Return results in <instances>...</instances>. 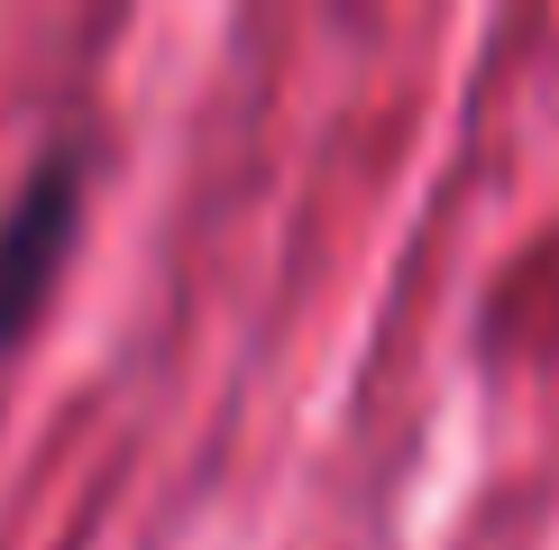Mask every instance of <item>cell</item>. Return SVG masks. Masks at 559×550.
Wrapping results in <instances>:
<instances>
[{
    "label": "cell",
    "mask_w": 559,
    "mask_h": 550,
    "mask_svg": "<svg viewBox=\"0 0 559 550\" xmlns=\"http://www.w3.org/2000/svg\"><path fill=\"white\" fill-rule=\"evenodd\" d=\"M83 193H92V156L83 147H46L28 183L0 212V367L19 358V339L37 331L46 294H56L64 258L83 239Z\"/></svg>",
    "instance_id": "cell-1"
}]
</instances>
